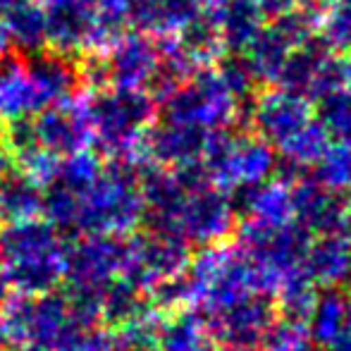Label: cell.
<instances>
[{
	"mask_svg": "<svg viewBox=\"0 0 351 351\" xmlns=\"http://www.w3.org/2000/svg\"><path fill=\"white\" fill-rule=\"evenodd\" d=\"M208 165L220 184L256 186L273 167V153L258 141L220 134L208 146Z\"/></svg>",
	"mask_w": 351,
	"mask_h": 351,
	"instance_id": "1",
	"label": "cell"
},
{
	"mask_svg": "<svg viewBox=\"0 0 351 351\" xmlns=\"http://www.w3.org/2000/svg\"><path fill=\"white\" fill-rule=\"evenodd\" d=\"M275 318H278V311L273 306V299L265 294H251L230 308L215 313V330L217 337L234 349L258 347Z\"/></svg>",
	"mask_w": 351,
	"mask_h": 351,
	"instance_id": "2",
	"label": "cell"
},
{
	"mask_svg": "<svg viewBox=\"0 0 351 351\" xmlns=\"http://www.w3.org/2000/svg\"><path fill=\"white\" fill-rule=\"evenodd\" d=\"M291 213L299 227L308 234L318 232L320 237L335 234L342 230L347 217V206L337 196V191L318 184V182H304L291 191Z\"/></svg>",
	"mask_w": 351,
	"mask_h": 351,
	"instance_id": "3",
	"label": "cell"
},
{
	"mask_svg": "<svg viewBox=\"0 0 351 351\" xmlns=\"http://www.w3.org/2000/svg\"><path fill=\"white\" fill-rule=\"evenodd\" d=\"M304 275L318 289H344L351 285V241L342 234H325L311 241Z\"/></svg>",
	"mask_w": 351,
	"mask_h": 351,
	"instance_id": "4",
	"label": "cell"
},
{
	"mask_svg": "<svg viewBox=\"0 0 351 351\" xmlns=\"http://www.w3.org/2000/svg\"><path fill=\"white\" fill-rule=\"evenodd\" d=\"M258 130L265 139L275 141L282 148L289 139H294L304 127H308L311 115L308 106L301 96L291 91L270 93L258 103Z\"/></svg>",
	"mask_w": 351,
	"mask_h": 351,
	"instance_id": "5",
	"label": "cell"
},
{
	"mask_svg": "<svg viewBox=\"0 0 351 351\" xmlns=\"http://www.w3.org/2000/svg\"><path fill=\"white\" fill-rule=\"evenodd\" d=\"M306 323H308L315 347L328 349L351 325V299L342 294V289L323 291L318 294V301Z\"/></svg>",
	"mask_w": 351,
	"mask_h": 351,
	"instance_id": "6",
	"label": "cell"
},
{
	"mask_svg": "<svg viewBox=\"0 0 351 351\" xmlns=\"http://www.w3.org/2000/svg\"><path fill=\"white\" fill-rule=\"evenodd\" d=\"M244 213L251 225L280 227L294 220L291 213V191L282 184H256L246 191Z\"/></svg>",
	"mask_w": 351,
	"mask_h": 351,
	"instance_id": "7",
	"label": "cell"
},
{
	"mask_svg": "<svg viewBox=\"0 0 351 351\" xmlns=\"http://www.w3.org/2000/svg\"><path fill=\"white\" fill-rule=\"evenodd\" d=\"M191 230L199 239H220L232 230V220H234V210L232 204L225 196L215 194V191H206L191 204Z\"/></svg>",
	"mask_w": 351,
	"mask_h": 351,
	"instance_id": "8",
	"label": "cell"
},
{
	"mask_svg": "<svg viewBox=\"0 0 351 351\" xmlns=\"http://www.w3.org/2000/svg\"><path fill=\"white\" fill-rule=\"evenodd\" d=\"M318 287L313 285L304 273L296 275V278L287 280L285 285L278 289L275 299H278V306L280 308L282 318H291V320H308L311 311H313L315 301H318Z\"/></svg>",
	"mask_w": 351,
	"mask_h": 351,
	"instance_id": "9",
	"label": "cell"
},
{
	"mask_svg": "<svg viewBox=\"0 0 351 351\" xmlns=\"http://www.w3.org/2000/svg\"><path fill=\"white\" fill-rule=\"evenodd\" d=\"M265 351H315L308 323L291 318H275L263 337Z\"/></svg>",
	"mask_w": 351,
	"mask_h": 351,
	"instance_id": "10",
	"label": "cell"
},
{
	"mask_svg": "<svg viewBox=\"0 0 351 351\" xmlns=\"http://www.w3.org/2000/svg\"><path fill=\"white\" fill-rule=\"evenodd\" d=\"M318 162V184L332 191L351 189V146L328 148Z\"/></svg>",
	"mask_w": 351,
	"mask_h": 351,
	"instance_id": "11",
	"label": "cell"
},
{
	"mask_svg": "<svg viewBox=\"0 0 351 351\" xmlns=\"http://www.w3.org/2000/svg\"><path fill=\"white\" fill-rule=\"evenodd\" d=\"M323 130L351 146V91H335L323 98Z\"/></svg>",
	"mask_w": 351,
	"mask_h": 351,
	"instance_id": "12",
	"label": "cell"
},
{
	"mask_svg": "<svg viewBox=\"0 0 351 351\" xmlns=\"http://www.w3.org/2000/svg\"><path fill=\"white\" fill-rule=\"evenodd\" d=\"M328 41L337 48H351V8L339 5L328 17Z\"/></svg>",
	"mask_w": 351,
	"mask_h": 351,
	"instance_id": "13",
	"label": "cell"
},
{
	"mask_svg": "<svg viewBox=\"0 0 351 351\" xmlns=\"http://www.w3.org/2000/svg\"><path fill=\"white\" fill-rule=\"evenodd\" d=\"M325 351H351V325Z\"/></svg>",
	"mask_w": 351,
	"mask_h": 351,
	"instance_id": "14",
	"label": "cell"
},
{
	"mask_svg": "<svg viewBox=\"0 0 351 351\" xmlns=\"http://www.w3.org/2000/svg\"><path fill=\"white\" fill-rule=\"evenodd\" d=\"M339 234H342V237H347V239L351 241V210L347 213V217H344V222H342V230H339Z\"/></svg>",
	"mask_w": 351,
	"mask_h": 351,
	"instance_id": "15",
	"label": "cell"
},
{
	"mask_svg": "<svg viewBox=\"0 0 351 351\" xmlns=\"http://www.w3.org/2000/svg\"><path fill=\"white\" fill-rule=\"evenodd\" d=\"M232 351H261V349H256V347H244V349H232Z\"/></svg>",
	"mask_w": 351,
	"mask_h": 351,
	"instance_id": "16",
	"label": "cell"
}]
</instances>
